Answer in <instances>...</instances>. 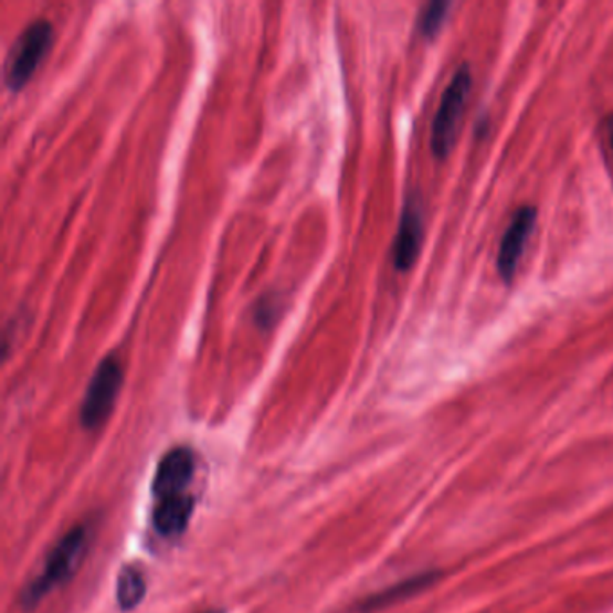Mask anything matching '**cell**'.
I'll use <instances>...</instances> for the list:
<instances>
[{
    "label": "cell",
    "instance_id": "obj_1",
    "mask_svg": "<svg viewBox=\"0 0 613 613\" xmlns=\"http://www.w3.org/2000/svg\"><path fill=\"white\" fill-rule=\"evenodd\" d=\"M88 532L83 526L73 527L60 538L45 558L44 569L22 592V604L25 610L36 604L60 584L67 583L82 563L87 551Z\"/></svg>",
    "mask_w": 613,
    "mask_h": 613
},
{
    "label": "cell",
    "instance_id": "obj_2",
    "mask_svg": "<svg viewBox=\"0 0 613 613\" xmlns=\"http://www.w3.org/2000/svg\"><path fill=\"white\" fill-rule=\"evenodd\" d=\"M53 24L36 19L17 36L4 63V83L11 93H19L30 82L53 45Z\"/></svg>",
    "mask_w": 613,
    "mask_h": 613
},
{
    "label": "cell",
    "instance_id": "obj_3",
    "mask_svg": "<svg viewBox=\"0 0 613 613\" xmlns=\"http://www.w3.org/2000/svg\"><path fill=\"white\" fill-rule=\"evenodd\" d=\"M469 91H472V73L468 65H461L441 96L440 108L432 125V151L437 159H446L454 148Z\"/></svg>",
    "mask_w": 613,
    "mask_h": 613
},
{
    "label": "cell",
    "instance_id": "obj_4",
    "mask_svg": "<svg viewBox=\"0 0 613 613\" xmlns=\"http://www.w3.org/2000/svg\"><path fill=\"white\" fill-rule=\"evenodd\" d=\"M125 372L117 357L108 355L103 358L96 371H94L91 382H88L87 392L83 398L82 425L87 430L99 429V426L108 420V415L114 411L117 397L121 392Z\"/></svg>",
    "mask_w": 613,
    "mask_h": 613
},
{
    "label": "cell",
    "instance_id": "obj_5",
    "mask_svg": "<svg viewBox=\"0 0 613 613\" xmlns=\"http://www.w3.org/2000/svg\"><path fill=\"white\" fill-rule=\"evenodd\" d=\"M193 475V452L186 446H175L169 450L168 454L159 461L155 472L154 484H151L155 500L188 495Z\"/></svg>",
    "mask_w": 613,
    "mask_h": 613
},
{
    "label": "cell",
    "instance_id": "obj_6",
    "mask_svg": "<svg viewBox=\"0 0 613 613\" xmlns=\"http://www.w3.org/2000/svg\"><path fill=\"white\" fill-rule=\"evenodd\" d=\"M423 237H425V223H423L420 199L409 197L392 245V263L397 266V271H411L420 256Z\"/></svg>",
    "mask_w": 613,
    "mask_h": 613
},
{
    "label": "cell",
    "instance_id": "obj_7",
    "mask_svg": "<svg viewBox=\"0 0 613 613\" xmlns=\"http://www.w3.org/2000/svg\"><path fill=\"white\" fill-rule=\"evenodd\" d=\"M537 208L524 205V208L518 209L517 213H515L506 234H504L500 251H498L497 266L498 274L507 283L512 279L515 272H517L521 254H524V249H526L527 237L531 236L532 228L537 223Z\"/></svg>",
    "mask_w": 613,
    "mask_h": 613
},
{
    "label": "cell",
    "instance_id": "obj_8",
    "mask_svg": "<svg viewBox=\"0 0 613 613\" xmlns=\"http://www.w3.org/2000/svg\"><path fill=\"white\" fill-rule=\"evenodd\" d=\"M194 498L191 495L155 500L154 526L160 537L177 538L188 529L193 517Z\"/></svg>",
    "mask_w": 613,
    "mask_h": 613
},
{
    "label": "cell",
    "instance_id": "obj_9",
    "mask_svg": "<svg viewBox=\"0 0 613 613\" xmlns=\"http://www.w3.org/2000/svg\"><path fill=\"white\" fill-rule=\"evenodd\" d=\"M146 595V575L139 567L126 566L117 575L116 598L119 609L134 610Z\"/></svg>",
    "mask_w": 613,
    "mask_h": 613
},
{
    "label": "cell",
    "instance_id": "obj_10",
    "mask_svg": "<svg viewBox=\"0 0 613 613\" xmlns=\"http://www.w3.org/2000/svg\"><path fill=\"white\" fill-rule=\"evenodd\" d=\"M434 580L435 574H423L415 575L412 580L401 581V583L394 584L391 589L383 590L380 594L366 599L360 610L369 612V610L382 609L387 604L397 603L400 599L409 598V595L420 592L421 589H425L426 584L432 583Z\"/></svg>",
    "mask_w": 613,
    "mask_h": 613
},
{
    "label": "cell",
    "instance_id": "obj_11",
    "mask_svg": "<svg viewBox=\"0 0 613 613\" xmlns=\"http://www.w3.org/2000/svg\"><path fill=\"white\" fill-rule=\"evenodd\" d=\"M452 8L450 2L445 0H434L426 6L423 15H421L420 30L426 39H434L440 33L441 28L445 24L448 10Z\"/></svg>",
    "mask_w": 613,
    "mask_h": 613
},
{
    "label": "cell",
    "instance_id": "obj_12",
    "mask_svg": "<svg viewBox=\"0 0 613 613\" xmlns=\"http://www.w3.org/2000/svg\"><path fill=\"white\" fill-rule=\"evenodd\" d=\"M610 139H612V148H613V130H612V134H610Z\"/></svg>",
    "mask_w": 613,
    "mask_h": 613
},
{
    "label": "cell",
    "instance_id": "obj_13",
    "mask_svg": "<svg viewBox=\"0 0 613 613\" xmlns=\"http://www.w3.org/2000/svg\"><path fill=\"white\" fill-rule=\"evenodd\" d=\"M205 613H222V612H205Z\"/></svg>",
    "mask_w": 613,
    "mask_h": 613
}]
</instances>
